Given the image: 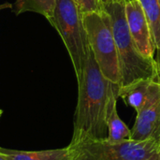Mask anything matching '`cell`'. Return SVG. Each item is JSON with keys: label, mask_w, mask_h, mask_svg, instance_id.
I'll list each match as a JSON object with an SVG mask.
<instances>
[{"label": "cell", "mask_w": 160, "mask_h": 160, "mask_svg": "<svg viewBox=\"0 0 160 160\" xmlns=\"http://www.w3.org/2000/svg\"><path fill=\"white\" fill-rule=\"evenodd\" d=\"M56 0H17L14 4V10L16 15L25 12L33 11L51 18L53 15Z\"/></svg>", "instance_id": "12"}, {"label": "cell", "mask_w": 160, "mask_h": 160, "mask_svg": "<svg viewBox=\"0 0 160 160\" xmlns=\"http://www.w3.org/2000/svg\"><path fill=\"white\" fill-rule=\"evenodd\" d=\"M118 97L125 103L140 112L160 97V81L155 79H140L120 86Z\"/></svg>", "instance_id": "7"}, {"label": "cell", "mask_w": 160, "mask_h": 160, "mask_svg": "<svg viewBox=\"0 0 160 160\" xmlns=\"http://www.w3.org/2000/svg\"><path fill=\"white\" fill-rule=\"evenodd\" d=\"M72 160H143L160 150L153 140L112 142L107 138L81 136L68 144Z\"/></svg>", "instance_id": "3"}, {"label": "cell", "mask_w": 160, "mask_h": 160, "mask_svg": "<svg viewBox=\"0 0 160 160\" xmlns=\"http://www.w3.org/2000/svg\"><path fill=\"white\" fill-rule=\"evenodd\" d=\"M118 85L114 83L112 84L106 108V126L108 131L107 139L112 142L131 140V129H129L121 120L117 112L116 100L118 97Z\"/></svg>", "instance_id": "9"}, {"label": "cell", "mask_w": 160, "mask_h": 160, "mask_svg": "<svg viewBox=\"0 0 160 160\" xmlns=\"http://www.w3.org/2000/svg\"><path fill=\"white\" fill-rule=\"evenodd\" d=\"M125 3H127V2H130V1H133V0H123Z\"/></svg>", "instance_id": "18"}, {"label": "cell", "mask_w": 160, "mask_h": 160, "mask_svg": "<svg viewBox=\"0 0 160 160\" xmlns=\"http://www.w3.org/2000/svg\"><path fill=\"white\" fill-rule=\"evenodd\" d=\"M82 19L89 46L101 72L111 82L120 87L122 82L120 64L109 14L102 9L84 13Z\"/></svg>", "instance_id": "4"}, {"label": "cell", "mask_w": 160, "mask_h": 160, "mask_svg": "<svg viewBox=\"0 0 160 160\" xmlns=\"http://www.w3.org/2000/svg\"><path fill=\"white\" fill-rule=\"evenodd\" d=\"M76 1H77V0H76Z\"/></svg>", "instance_id": "21"}, {"label": "cell", "mask_w": 160, "mask_h": 160, "mask_svg": "<svg viewBox=\"0 0 160 160\" xmlns=\"http://www.w3.org/2000/svg\"><path fill=\"white\" fill-rule=\"evenodd\" d=\"M48 20L61 36L72 61L76 77H79L90 46L82 13L77 1L56 0L53 15Z\"/></svg>", "instance_id": "5"}, {"label": "cell", "mask_w": 160, "mask_h": 160, "mask_svg": "<svg viewBox=\"0 0 160 160\" xmlns=\"http://www.w3.org/2000/svg\"><path fill=\"white\" fill-rule=\"evenodd\" d=\"M0 160H6V159H5V158H3V157L0 155Z\"/></svg>", "instance_id": "19"}, {"label": "cell", "mask_w": 160, "mask_h": 160, "mask_svg": "<svg viewBox=\"0 0 160 160\" xmlns=\"http://www.w3.org/2000/svg\"><path fill=\"white\" fill-rule=\"evenodd\" d=\"M2 113H3V112H2V111L0 110V117H1V115H2Z\"/></svg>", "instance_id": "20"}, {"label": "cell", "mask_w": 160, "mask_h": 160, "mask_svg": "<svg viewBox=\"0 0 160 160\" xmlns=\"http://www.w3.org/2000/svg\"><path fill=\"white\" fill-rule=\"evenodd\" d=\"M148 21L155 46L160 49V0H139Z\"/></svg>", "instance_id": "11"}, {"label": "cell", "mask_w": 160, "mask_h": 160, "mask_svg": "<svg viewBox=\"0 0 160 160\" xmlns=\"http://www.w3.org/2000/svg\"><path fill=\"white\" fill-rule=\"evenodd\" d=\"M126 18L130 35L141 52L149 59H154L156 50L153 35L139 0L127 2L125 5Z\"/></svg>", "instance_id": "6"}, {"label": "cell", "mask_w": 160, "mask_h": 160, "mask_svg": "<svg viewBox=\"0 0 160 160\" xmlns=\"http://www.w3.org/2000/svg\"><path fill=\"white\" fill-rule=\"evenodd\" d=\"M125 5L126 3L123 0H116L103 5V9L109 14L112 22L120 64L121 86L140 79L158 80L155 59L143 56L130 35L126 18Z\"/></svg>", "instance_id": "2"}, {"label": "cell", "mask_w": 160, "mask_h": 160, "mask_svg": "<svg viewBox=\"0 0 160 160\" xmlns=\"http://www.w3.org/2000/svg\"><path fill=\"white\" fill-rule=\"evenodd\" d=\"M131 140H153L160 144V97L137 113Z\"/></svg>", "instance_id": "8"}, {"label": "cell", "mask_w": 160, "mask_h": 160, "mask_svg": "<svg viewBox=\"0 0 160 160\" xmlns=\"http://www.w3.org/2000/svg\"><path fill=\"white\" fill-rule=\"evenodd\" d=\"M6 8H12V5H10V4H2V5H0V9Z\"/></svg>", "instance_id": "16"}, {"label": "cell", "mask_w": 160, "mask_h": 160, "mask_svg": "<svg viewBox=\"0 0 160 160\" xmlns=\"http://www.w3.org/2000/svg\"><path fill=\"white\" fill-rule=\"evenodd\" d=\"M77 3L82 14L103 9V5L100 0H77Z\"/></svg>", "instance_id": "13"}, {"label": "cell", "mask_w": 160, "mask_h": 160, "mask_svg": "<svg viewBox=\"0 0 160 160\" xmlns=\"http://www.w3.org/2000/svg\"><path fill=\"white\" fill-rule=\"evenodd\" d=\"M114 1H116V0H100L102 5H106V4H109V3H112V2H114Z\"/></svg>", "instance_id": "17"}, {"label": "cell", "mask_w": 160, "mask_h": 160, "mask_svg": "<svg viewBox=\"0 0 160 160\" xmlns=\"http://www.w3.org/2000/svg\"><path fill=\"white\" fill-rule=\"evenodd\" d=\"M77 81L78 102L72 138L81 136L107 138L106 108L112 82L101 72L91 48Z\"/></svg>", "instance_id": "1"}, {"label": "cell", "mask_w": 160, "mask_h": 160, "mask_svg": "<svg viewBox=\"0 0 160 160\" xmlns=\"http://www.w3.org/2000/svg\"><path fill=\"white\" fill-rule=\"evenodd\" d=\"M143 160H160V150L158 152H157L155 155H153L152 157H150V158Z\"/></svg>", "instance_id": "15"}, {"label": "cell", "mask_w": 160, "mask_h": 160, "mask_svg": "<svg viewBox=\"0 0 160 160\" xmlns=\"http://www.w3.org/2000/svg\"><path fill=\"white\" fill-rule=\"evenodd\" d=\"M0 155L6 160H72L68 146L43 151H11L0 148Z\"/></svg>", "instance_id": "10"}, {"label": "cell", "mask_w": 160, "mask_h": 160, "mask_svg": "<svg viewBox=\"0 0 160 160\" xmlns=\"http://www.w3.org/2000/svg\"><path fill=\"white\" fill-rule=\"evenodd\" d=\"M156 61V66H157V73H158V78L160 81V49L158 50V55Z\"/></svg>", "instance_id": "14"}]
</instances>
